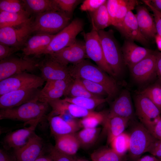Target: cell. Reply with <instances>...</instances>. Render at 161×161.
Wrapping results in <instances>:
<instances>
[{
	"label": "cell",
	"mask_w": 161,
	"mask_h": 161,
	"mask_svg": "<svg viewBox=\"0 0 161 161\" xmlns=\"http://www.w3.org/2000/svg\"><path fill=\"white\" fill-rule=\"evenodd\" d=\"M155 38L158 48L161 50V36L158 35H156Z\"/></svg>",
	"instance_id": "obj_53"
},
{
	"label": "cell",
	"mask_w": 161,
	"mask_h": 161,
	"mask_svg": "<svg viewBox=\"0 0 161 161\" xmlns=\"http://www.w3.org/2000/svg\"><path fill=\"white\" fill-rule=\"evenodd\" d=\"M106 115L103 112H95L92 114L80 119L78 121L79 126L83 129L96 128L100 124L103 123Z\"/></svg>",
	"instance_id": "obj_37"
},
{
	"label": "cell",
	"mask_w": 161,
	"mask_h": 161,
	"mask_svg": "<svg viewBox=\"0 0 161 161\" xmlns=\"http://www.w3.org/2000/svg\"><path fill=\"white\" fill-rule=\"evenodd\" d=\"M50 55L67 66L69 64H78L88 58L85 43L77 40L71 45Z\"/></svg>",
	"instance_id": "obj_15"
},
{
	"label": "cell",
	"mask_w": 161,
	"mask_h": 161,
	"mask_svg": "<svg viewBox=\"0 0 161 161\" xmlns=\"http://www.w3.org/2000/svg\"><path fill=\"white\" fill-rule=\"evenodd\" d=\"M156 54L153 52L130 68L131 76L136 82L143 83L150 80L156 70Z\"/></svg>",
	"instance_id": "obj_16"
},
{
	"label": "cell",
	"mask_w": 161,
	"mask_h": 161,
	"mask_svg": "<svg viewBox=\"0 0 161 161\" xmlns=\"http://www.w3.org/2000/svg\"><path fill=\"white\" fill-rule=\"evenodd\" d=\"M64 96L65 97H86L95 98H103L90 92L81 83L74 78Z\"/></svg>",
	"instance_id": "obj_34"
},
{
	"label": "cell",
	"mask_w": 161,
	"mask_h": 161,
	"mask_svg": "<svg viewBox=\"0 0 161 161\" xmlns=\"http://www.w3.org/2000/svg\"><path fill=\"white\" fill-rule=\"evenodd\" d=\"M38 68L41 72V77L46 82L71 77L69 66L61 64L50 55H46L39 62Z\"/></svg>",
	"instance_id": "obj_13"
},
{
	"label": "cell",
	"mask_w": 161,
	"mask_h": 161,
	"mask_svg": "<svg viewBox=\"0 0 161 161\" xmlns=\"http://www.w3.org/2000/svg\"><path fill=\"white\" fill-rule=\"evenodd\" d=\"M30 15L27 11L18 13L0 12V28L20 25L31 18Z\"/></svg>",
	"instance_id": "obj_29"
},
{
	"label": "cell",
	"mask_w": 161,
	"mask_h": 161,
	"mask_svg": "<svg viewBox=\"0 0 161 161\" xmlns=\"http://www.w3.org/2000/svg\"><path fill=\"white\" fill-rule=\"evenodd\" d=\"M49 106L47 103L37 101L12 108L0 109V120L19 121L29 124L32 121L42 120L46 117Z\"/></svg>",
	"instance_id": "obj_2"
},
{
	"label": "cell",
	"mask_w": 161,
	"mask_h": 161,
	"mask_svg": "<svg viewBox=\"0 0 161 161\" xmlns=\"http://www.w3.org/2000/svg\"><path fill=\"white\" fill-rule=\"evenodd\" d=\"M101 130L100 128H83L75 134L80 146L87 148L92 146L97 140Z\"/></svg>",
	"instance_id": "obj_32"
},
{
	"label": "cell",
	"mask_w": 161,
	"mask_h": 161,
	"mask_svg": "<svg viewBox=\"0 0 161 161\" xmlns=\"http://www.w3.org/2000/svg\"><path fill=\"white\" fill-rule=\"evenodd\" d=\"M45 145L42 138L36 134L22 148L14 151L16 161H35L43 152Z\"/></svg>",
	"instance_id": "obj_17"
},
{
	"label": "cell",
	"mask_w": 161,
	"mask_h": 161,
	"mask_svg": "<svg viewBox=\"0 0 161 161\" xmlns=\"http://www.w3.org/2000/svg\"><path fill=\"white\" fill-rule=\"evenodd\" d=\"M72 79L70 77L46 81L44 87L40 90L38 100L47 103L50 101L60 99L64 95Z\"/></svg>",
	"instance_id": "obj_18"
},
{
	"label": "cell",
	"mask_w": 161,
	"mask_h": 161,
	"mask_svg": "<svg viewBox=\"0 0 161 161\" xmlns=\"http://www.w3.org/2000/svg\"><path fill=\"white\" fill-rule=\"evenodd\" d=\"M129 134V150L131 157L138 160L145 153L148 152L157 139L141 123L136 124Z\"/></svg>",
	"instance_id": "obj_6"
},
{
	"label": "cell",
	"mask_w": 161,
	"mask_h": 161,
	"mask_svg": "<svg viewBox=\"0 0 161 161\" xmlns=\"http://www.w3.org/2000/svg\"><path fill=\"white\" fill-rule=\"evenodd\" d=\"M47 117L54 137L76 133L80 128L79 125L68 123L59 115Z\"/></svg>",
	"instance_id": "obj_26"
},
{
	"label": "cell",
	"mask_w": 161,
	"mask_h": 161,
	"mask_svg": "<svg viewBox=\"0 0 161 161\" xmlns=\"http://www.w3.org/2000/svg\"><path fill=\"white\" fill-rule=\"evenodd\" d=\"M105 59L115 76L123 72L124 64L121 49L114 37L112 30L98 32Z\"/></svg>",
	"instance_id": "obj_4"
},
{
	"label": "cell",
	"mask_w": 161,
	"mask_h": 161,
	"mask_svg": "<svg viewBox=\"0 0 161 161\" xmlns=\"http://www.w3.org/2000/svg\"><path fill=\"white\" fill-rule=\"evenodd\" d=\"M135 106L141 123L150 131L161 117L160 110L148 98L140 93L136 97Z\"/></svg>",
	"instance_id": "obj_11"
},
{
	"label": "cell",
	"mask_w": 161,
	"mask_h": 161,
	"mask_svg": "<svg viewBox=\"0 0 161 161\" xmlns=\"http://www.w3.org/2000/svg\"><path fill=\"white\" fill-rule=\"evenodd\" d=\"M45 81L40 77L25 72H21L0 81V96L21 89L39 88Z\"/></svg>",
	"instance_id": "obj_8"
},
{
	"label": "cell",
	"mask_w": 161,
	"mask_h": 161,
	"mask_svg": "<svg viewBox=\"0 0 161 161\" xmlns=\"http://www.w3.org/2000/svg\"><path fill=\"white\" fill-rule=\"evenodd\" d=\"M156 54V70L159 78L161 80V52Z\"/></svg>",
	"instance_id": "obj_49"
},
{
	"label": "cell",
	"mask_w": 161,
	"mask_h": 161,
	"mask_svg": "<svg viewBox=\"0 0 161 161\" xmlns=\"http://www.w3.org/2000/svg\"><path fill=\"white\" fill-rule=\"evenodd\" d=\"M41 90L32 87L12 91L0 96V109L12 108L24 103L38 101Z\"/></svg>",
	"instance_id": "obj_12"
},
{
	"label": "cell",
	"mask_w": 161,
	"mask_h": 161,
	"mask_svg": "<svg viewBox=\"0 0 161 161\" xmlns=\"http://www.w3.org/2000/svg\"><path fill=\"white\" fill-rule=\"evenodd\" d=\"M70 20L69 16L62 11H50L37 14L32 21V33L54 35L68 25Z\"/></svg>",
	"instance_id": "obj_3"
},
{
	"label": "cell",
	"mask_w": 161,
	"mask_h": 161,
	"mask_svg": "<svg viewBox=\"0 0 161 161\" xmlns=\"http://www.w3.org/2000/svg\"><path fill=\"white\" fill-rule=\"evenodd\" d=\"M129 120L123 117L106 114L103 123L107 135V142L110 144L116 137L124 132Z\"/></svg>",
	"instance_id": "obj_25"
},
{
	"label": "cell",
	"mask_w": 161,
	"mask_h": 161,
	"mask_svg": "<svg viewBox=\"0 0 161 161\" xmlns=\"http://www.w3.org/2000/svg\"><path fill=\"white\" fill-rule=\"evenodd\" d=\"M32 17L20 25L0 28V43L21 50L32 33Z\"/></svg>",
	"instance_id": "obj_9"
},
{
	"label": "cell",
	"mask_w": 161,
	"mask_h": 161,
	"mask_svg": "<svg viewBox=\"0 0 161 161\" xmlns=\"http://www.w3.org/2000/svg\"><path fill=\"white\" fill-rule=\"evenodd\" d=\"M143 1L152 11L157 35L161 36V12L151 4L150 0H145Z\"/></svg>",
	"instance_id": "obj_44"
},
{
	"label": "cell",
	"mask_w": 161,
	"mask_h": 161,
	"mask_svg": "<svg viewBox=\"0 0 161 161\" xmlns=\"http://www.w3.org/2000/svg\"><path fill=\"white\" fill-rule=\"evenodd\" d=\"M152 155L161 159V140H157L148 151Z\"/></svg>",
	"instance_id": "obj_46"
},
{
	"label": "cell",
	"mask_w": 161,
	"mask_h": 161,
	"mask_svg": "<svg viewBox=\"0 0 161 161\" xmlns=\"http://www.w3.org/2000/svg\"><path fill=\"white\" fill-rule=\"evenodd\" d=\"M46 147L48 153L53 161H75L72 157L60 152L51 144L48 145Z\"/></svg>",
	"instance_id": "obj_41"
},
{
	"label": "cell",
	"mask_w": 161,
	"mask_h": 161,
	"mask_svg": "<svg viewBox=\"0 0 161 161\" xmlns=\"http://www.w3.org/2000/svg\"><path fill=\"white\" fill-rule=\"evenodd\" d=\"M39 62L33 58L13 55L0 61V81L15 74L32 72L38 68Z\"/></svg>",
	"instance_id": "obj_7"
},
{
	"label": "cell",
	"mask_w": 161,
	"mask_h": 161,
	"mask_svg": "<svg viewBox=\"0 0 161 161\" xmlns=\"http://www.w3.org/2000/svg\"><path fill=\"white\" fill-rule=\"evenodd\" d=\"M35 161H53L50 156L48 154L44 153V151L42 154Z\"/></svg>",
	"instance_id": "obj_51"
},
{
	"label": "cell",
	"mask_w": 161,
	"mask_h": 161,
	"mask_svg": "<svg viewBox=\"0 0 161 161\" xmlns=\"http://www.w3.org/2000/svg\"><path fill=\"white\" fill-rule=\"evenodd\" d=\"M55 148L60 152L73 157L80 147L75 133L55 137Z\"/></svg>",
	"instance_id": "obj_27"
},
{
	"label": "cell",
	"mask_w": 161,
	"mask_h": 161,
	"mask_svg": "<svg viewBox=\"0 0 161 161\" xmlns=\"http://www.w3.org/2000/svg\"><path fill=\"white\" fill-rule=\"evenodd\" d=\"M109 114L129 120L133 117L134 109L129 91L123 90L112 104Z\"/></svg>",
	"instance_id": "obj_23"
},
{
	"label": "cell",
	"mask_w": 161,
	"mask_h": 161,
	"mask_svg": "<svg viewBox=\"0 0 161 161\" xmlns=\"http://www.w3.org/2000/svg\"><path fill=\"white\" fill-rule=\"evenodd\" d=\"M52 111L48 116L68 114L75 118H83L95 112L87 110L74 104L69 103L64 99H58L48 102Z\"/></svg>",
	"instance_id": "obj_19"
},
{
	"label": "cell",
	"mask_w": 161,
	"mask_h": 161,
	"mask_svg": "<svg viewBox=\"0 0 161 161\" xmlns=\"http://www.w3.org/2000/svg\"><path fill=\"white\" fill-rule=\"evenodd\" d=\"M69 67L72 78H81L101 85L106 90L109 99L117 95L118 89L115 80L97 66L84 60Z\"/></svg>",
	"instance_id": "obj_1"
},
{
	"label": "cell",
	"mask_w": 161,
	"mask_h": 161,
	"mask_svg": "<svg viewBox=\"0 0 161 161\" xmlns=\"http://www.w3.org/2000/svg\"><path fill=\"white\" fill-rule=\"evenodd\" d=\"M55 35L36 34L28 39L21 49L23 56H38L43 54Z\"/></svg>",
	"instance_id": "obj_22"
},
{
	"label": "cell",
	"mask_w": 161,
	"mask_h": 161,
	"mask_svg": "<svg viewBox=\"0 0 161 161\" xmlns=\"http://www.w3.org/2000/svg\"><path fill=\"white\" fill-rule=\"evenodd\" d=\"M74 78L75 79L78 81L91 93L100 97L103 96H107L108 97V94L106 90L101 85L90 80L81 78Z\"/></svg>",
	"instance_id": "obj_39"
},
{
	"label": "cell",
	"mask_w": 161,
	"mask_h": 161,
	"mask_svg": "<svg viewBox=\"0 0 161 161\" xmlns=\"http://www.w3.org/2000/svg\"><path fill=\"white\" fill-rule=\"evenodd\" d=\"M83 26L84 23L80 19L73 20L55 35L43 54H52L74 43L77 36L83 30Z\"/></svg>",
	"instance_id": "obj_5"
},
{
	"label": "cell",
	"mask_w": 161,
	"mask_h": 161,
	"mask_svg": "<svg viewBox=\"0 0 161 161\" xmlns=\"http://www.w3.org/2000/svg\"><path fill=\"white\" fill-rule=\"evenodd\" d=\"M0 161H16L14 155H12L4 148L0 149Z\"/></svg>",
	"instance_id": "obj_48"
},
{
	"label": "cell",
	"mask_w": 161,
	"mask_h": 161,
	"mask_svg": "<svg viewBox=\"0 0 161 161\" xmlns=\"http://www.w3.org/2000/svg\"><path fill=\"white\" fill-rule=\"evenodd\" d=\"M60 10L67 15L70 14L79 2L78 0H54Z\"/></svg>",
	"instance_id": "obj_42"
},
{
	"label": "cell",
	"mask_w": 161,
	"mask_h": 161,
	"mask_svg": "<svg viewBox=\"0 0 161 161\" xmlns=\"http://www.w3.org/2000/svg\"><path fill=\"white\" fill-rule=\"evenodd\" d=\"M64 99L66 101L75 104L88 110H93L99 105L108 101L106 98H91L86 97H65Z\"/></svg>",
	"instance_id": "obj_31"
},
{
	"label": "cell",
	"mask_w": 161,
	"mask_h": 161,
	"mask_svg": "<svg viewBox=\"0 0 161 161\" xmlns=\"http://www.w3.org/2000/svg\"><path fill=\"white\" fill-rule=\"evenodd\" d=\"M117 30L127 40L135 41L145 45L148 44V40L142 33L135 15L131 10L127 13L121 26Z\"/></svg>",
	"instance_id": "obj_20"
},
{
	"label": "cell",
	"mask_w": 161,
	"mask_h": 161,
	"mask_svg": "<svg viewBox=\"0 0 161 161\" xmlns=\"http://www.w3.org/2000/svg\"><path fill=\"white\" fill-rule=\"evenodd\" d=\"M159 159L160 160V161H161V159Z\"/></svg>",
	"instance_id": "obj_55"
},
{
	"label": "cell",
	"mask_w": 161,
	"mask_h": 161,
	"mask_svg": "<svg viewBox=\"0 0 161 161\" xmlns=\"http://www.w3.org/2000/svg\"><path fill=\"white\" fill-rule=\"evenodd\" d=\"M123 156L116 153L111 148H104L93 152L90 157L92 161H122Z\"/></svg>",
	"instance_id": "obj_35"
},
{
	"label": "cell",
	"mask_w": 161,
	"mask_h": 161,
	"mask_svg": "<svg viewBox=\"0 0 161 161\" xmlns=\"http://www.w3.org/2000/svg\"><path fill=\"white\" fill-rule=\"evenodd\" d=\"M42 120L38 119L34 121L27 127L8 132L2 141L4 148L7 151L13 149L14 151L23 147L35 134L36 128L39 123Z\"/></svg>",
	"instance_id": "obj_14"
},
{
	"label": "cell",
	"mask_w": 161,
	"mask_h": 161,
	"mask_svg": "<svg viewBox=\"0 0 161 161\" xmlns=\"http://www.w3.org/2000/svg\"><path fill=\"white\" fill-rule=\"evenodd\" d=\"M124 64L130 68L151 53L150 49L126 40L121 48Z\"/></svg>",
	"instance_id": "obj_21"
},
{
	"label": "cell",
	"mask_w": 161,
	"mask_h": 161,
	"mask_svg": "<svg viewBox=\"0 0 161 161\" xmlns=\"http://www.w3.org/2000/svg\"><path fill=\"white\" fill-rule=\"evenodd\" d=\"M75 161H88L86 160L81 158L75 159Z\"/></svg>",
	"instance_id": "obj_54"
},
{
	"label": "cell",
	"mask_w": 161,
	"mask_h": 161,
	"mask_svg": "<svg viewBox=\"0 0 161 161\" xmlns=\"http://www.w3.org/2000/svg\"><path fill=\"white\" fill-rule=\"evenodd\" d=\"M26 10L36 14L50 11H62L54 0H22Z\"/></svg>",
	"instance_id": "obj_28"
},
{
	"label": "cell",
	"mask_w": 161,
	"mask_h": 161,
	"mask_svg": "<svg viewBox=\"0 0 161 161\" xmlns=\"http://www.w3.org/2000/svg\"><path fill=\"white\" fill-rule=\"evenodd\" d=\"M106 2L96 11L91 13L92 29L97 32L104 30L109 26L112 25L106 7Z\"/></svg>",
	"instance_id": "obj_30"
},
{
	"label": "cell",
	"mask_w": 161,
	"mask_h": 161,
	"mask_svg": "<svg viewBox=\"0 0 161 161\" xmlns=\"http://www.w3.org/2000/svg\"><path fill=\"white\" fill-rule=\"evenodd\" d=\"M136 10L135 16L142 34L147 40L155 38L157 32L154 18L144 6H137Z\"/></svg>",
	"instance_id": "obj_24"
},
{
	"label": "cell",
	"mask_w": 161,
	"mask_h": 161,
	"mask_svg": "<svg viewBox=\"0 0 161 161\" xmlns=\"http://www.w3.org/2000/svg\"><path fill=\"white\" fill-rule=\"evenodd\" d=\"M106 0H85L81 4L80 9L83 11L92 13L106 2Z\"/></svg>",
	"instance_id": "obj_43"
},
{
	"label": "cell",
	"mask_w": 161,
	"mask_h": 161,
	"mask_svg": "<svg viewBox=\"0 0 161 161\" xmlns=\"http://www.w3.org/2000/svg\"><path fill=\"white\" fill-rule=\"evenodd\" d=\"M130 137L129 134L123 132L115 137L110 143L111 148L116 153L123 156L129 151Z\"/></svg>",
	"instance_id": "obj_36"
},
{
	"label": "cell",
	"mask_w": 161,
	"mask_h": 161,
	"mask_svg": "<svg viewBox=\"0 0 161 161\" xmlns=\"http://www.w3.org/2000/svg\"><path fill=\"white\" fill-rule=\"evenodd\" d=\"M151 3L157 10L161 12V0H150Z\"/></svg>",
	"instance_id": "obj_52"
},
{
	"label": "cell",
	"mask_w": 161,
	"mask_h": 161,
	"mask_svg": "<svg viewBox=\"0 0 161 161\" xmlns=\"http://www.w3.org/2000/svg\"><path fill=\"white\" fill-rule=\"evenodd\" d=\"M26 11L22 1L0 0V12L18 13Z\"/></svg>",
	"instance_id": "obj_40"
},
{
	"label": "cell",
	"mask_w": 161,
	"mask_h": 161,
	"mask_svg": "<svg viewBox=\"0 0 161 161\" xmlns=\"http://www.w3.org/2000/svg\"><path fill=\"white\" fill-rule=\"evenodd\" d=\"M88 58L94 61L99 67L106 73L115 76L105 59L98 32L92 29L87 33L83 32Z\"/></svg>",
	"instance_id": "obj_10"
},
{
	"label": "cell",
	"mask_w": 161,
	"mask_h": 161,
	"mask_svg": "<svg viewBox=\"0 0 161 161\" xmlns=\"http://www.w3.org/2000/svg\"><path fill=\"white\" fill-rule=\"evenodd\" d=\"M137 161H160V160L152 155H146L139 158Z\"/></svg>",
	"instance_id": "obj_50"
},
{
	"label": "cell",
	"mask_w": 161,
	"mask_h": 161,
	"mask_svg": "<svg viewBox=\"0 0 161 161\" xmlns=\"http://www.w3.org/2000/svg\"><path fill=\"white\" fill-rule=\"evenodd\" d=\"M21 49L0 43V61L7 58Z\"/></svg>",
	"instance_id": "obj_45"
},
{
	"label": "cell",
	"mask_w": 161,
	"mask_h": 161,
	"mask_svg": "<svg viewBox=\"0 0 161 161\" xmlns=\"http://www.w3.org/2000/svg\"><path fill=\"white\" fill-rule=\"evenodd\" d=\"M148 98L157 107L161 113V85L157 83L147 87L140 92Z\"/></svg>",
	"instance_id": "obj_38"
},
{
	"label": "cell",
	"mask_w": 161,
	"mask_h": 161,
	"mask_svg": "<svg viewBox=\"0 0 161 161\" xmlns=\"http://www.w3.org/2000/svg\"><path fill=\"white\" fill-rule=\"evenodd\" d=\"M137 4L138 1L135 0H119L112 25L117 29L119 28L127 13L133 10Z\"/></svg>",
	"instance_id": "obj_33"
},
{
	"label": "cell",
	"mask_w": 161,
	"mask_h": 161,
	"mask_svg": "<svg viewBox=\"0 0 161 161\" xmlns=\"http://www.w3.org/2000/svg\"><path fill=\"white\" fill-rule=\"evenodd\" d=\"M150 132L157 139L161 140V117L155 123Z\"/></svg>",
	"instance_id": "obj_47"
}]
</instances>
